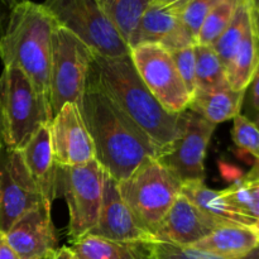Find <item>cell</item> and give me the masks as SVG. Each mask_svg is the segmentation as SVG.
<instances>
[{
	"mask_svg": "<svg viewBox=\"0 0 259 259\" xmlns=\"http://www.w3.org/2000/svg\"><path fill=\"white\" fill-rule=\"evenodd\" d=\"M254 15V14H253ZM255 19V24H257V29H258V33H259V17H254Z\"/></svg>",
	"mask_w": 259,
	"mask_h": 259,
	"instance_id": "41",
	"label": "cell"
},
{
	"mask_svg": "<svg viewBox=\"0 0 259 259\" xmlns=\"http://www.w3.org/2000/svg\"><path fill=\"white\" fill-rule=\"evenodd\" d=\"M42 202L46 201L25 166L22 152L0 147V233L7 232L24 212Z\"/></svg>",
	"mask_w": 259,
	"mask_h": 259,
	"instance_id": "11",
	"label": "cell"
},
{
	"mask_svg": "<svg viewBox=\"0 0 259 259\" xmlns=\"http://www.w3.org/2000/svg\"><path fill=\"white\" fill-rule=\"evenodd\" d=\"M222 225L181 194L154 232V242L192 247Z\"/></svg>",
	"mask_w": 259,
	"mask_h": 259,
	"instance_id": "16",
	"label": "cell"
},
{
	"mask_svg": "<svg viewBox=\"0 0 259 259\" xmlns=\"http://www.w3.org/2000/svg\"><path fill=\"white\" fill-rule=\"evenodd\" d=\"M3 2H4L5 7H7L8 9H12L14 5H17L18 3H20V2H24V0H3Z\"/></svg>",
	"mask_w": 259,
	"mask_h": 259,
	"instance_id": "37",
	"label": "cell"
},
{
	"mask_svg": "<svg viewBox=\"0 0 259 259\" xmlns=\"http://www.w3.org/2000/svg\"><path fill=\"white\" fill-rule=\"evenodd\" d=\"M0 113L5 147L17 151H22L33 134L53 119L50 103L15 66H4L0 75Z\"/></svg>",
	"mask_w": 259,
	"mask_h": 259,
	"instance_id": "4",
	"label": "cell"
},
{
	"mask_svg": "<svg viewBox=\"0 0 259 259\" xmlns=\"http://www.w3.org/2000/svg\"><path fill=\"white\" fill-rule=\"evenodd\" d=\"M3 7H5L4 2L3 0H0V37H2L3 34V23H4V12H3Z\"/></svg>",
	"mask_w": 259,
	"mask_h": 259,
	"instance_id": "36",
	"label": "cell"
},
{
	"mask_svg": "<svg viewBox=\"0 0 259 259\" xmlns=\"http://www.w3.org/2000/svg\"><path fill=\"white\" fill-rule=\"evenodd\" d=\"M195 51V81L196 91H210L228 86L227 72L219 56L211 46L196 43ZM195 91V93H196Z\"/></svg>",
	"mask_w": 259,
	"mask_h": 259,
	"instance_id": "24",
	"label": "cell"
},
{
	"mask_svg": "<svg viewBox=\"0 0 259 259\" xmlns=\"http://www.w3.org/2000/svg\"><path fill=\"white\" fill-rule=\"evenodd\" d=\"M5 146L4 144V132H3V120H2V113H0V147Z\"/></svg>",
	"mask_w": 259,
	"mask_h": 259,
	"instance_id": "38",
	"label": "cell"
},
{
	"mask_svg": "<svg viewBox=\"0 0 259 259\" xmlns=\"http://www.w3.org/2000/svg\"><path fill=\"white\" fill-rule=\"evenodd\" d=\"M252 20V8H250L248 0H242L230 24L223 32V34L218 38L217 42L211 46L217 55L219 56L220 61L225 68L228 67L232 58L234 57L235 52H237Z\"/></svg>",
	"mask_w": 259,
	"mask_h": 259,
	"instance_id": "26",
	"label": "cell"
},
{
	"mask_svg": "<svg viewBox=\"0 0 259 259\" xmlns=\"http://www.w3.org/2000/svg\"><path fill=\"white\" fill-rule=\"evenodd\" d=\"M254 17H259V0H248Z\"/></svg>",
	"mask_w": 259,
	"mask_h": 259,
	"instance_id": "35",
	"label": "cell"
},
{
	"mask_svg": "<svg viewBox=\"0 0 259 259\" xmlns=\"http://www.w3.org/2000/svg\"><path fill=\"white\" fill-rule=\"evenodd\" d=\"M144 43H159L171 51L196 45L181 22V3H149L144 10L129 48Z\"/></svg>",
	"mask_w": 259,
	"mask_h": 259,
	"instance_id": "14",
	"label": "cell"
},
{
	"mask_svg": "<svg viewBox=\"0 0 259 259\" xmlns=\"http://www.w3.org/2000/svg\"><path fill=\"white\" fill-rule=\"evenodd\" d=\"M254 229H255V232L258 233V237H259V219L257 220V223L254 224Z\"/></svg>",
	"mask_w": 259,
	"mask_h": 259,
	"instance_id": "40",
	"label": "cell"
},
{
	"mask_svg": "<svg viewBox=\"0 0 259 259\" xmlns=\"http://www.w3.org/2000/svg\"><path fill=\"white\" fill-rule=\"evenodd\" d=\"M51 259H80L71 250L70 247H61L53 253Z\"/></svg>",
	"mask_w": 259,
	"mask_h": 259,
	"instance_id": "34",
	"label": "cell"
},
{
	"mask_svg": "<svg viewBox=\"0 0 259 259\" xmlns=\"http://www.w3.org/2000/svg\"><path fill=\"white\" fill-rule=\"evenodd\" d=\"M131 57L144 85L167 111L181 114L189 108L191 95L167 48L144 43L131 48Z\"/></svg>",
	"mask_w": 259,
	"mask_h": 259,
	"instance_id": "9",
	"label": "cell"
},
{
	"mask_svg": "<svg viewBox=\"0 0 259 259\" xmlns=\"http://www.w3.org/2000/svg\"><path fill=\"white\" fill-rule=\"evenodd\" d=\"M42 259H51V257L50 258H42Z\"/></svg>",
	"mask_w": 259,
	"mask_h": 259,
	"instance_id": "42",
	"label": "cell"
},
{
	"mask_svg": "<svg viewBox=\"0 0 259 259\" xmlns=\"http://www.w3.org/2000/svg\"><path fill=\"white\" fill-rule=\"evenodd\" d=\"M194 46H189V47L171 51L175 65H176L180 76L184 80L191 98L195 94V91H196V81H195V68H196V63H195Z\"/></svg>",
	"mask_w": 259,
	"mask_h": 259,
	"instance_id": "31",
	"label": "cell"
},
{
	"mask_svg": "<svg viewBox=\"0 0 259 259\" xmlns=\"http://www.w3.org/2000/svg\"><path fill=\"white\" fill-rule=\"evenodd\" d=\"M243 109L245 110L243 115L247 116L259 128V65L252 81L245 90L242 110Z\"/></svg>",
	"mask_w": 259,
	"mask_h": 259,
	"instance_id": "32",
	"label": "cell"
},
{
	"mask_svg": "<svg viewBox=\"0 0 259 259\" xmlns=\"http://www.w3.org/2000/svg\"><path fill=\"white\" fill-rule=\"evenodd\" d=\"M151 259H259V247L243 257H224L192 247L153 242L151 245Z\"/></svg>",
	"mask_w": 259,
	"mask_h": 259,
	"instance_id": "28",
	"label": "cell"
},
{
	"mask_svg": "<svg viewBox=\"0 0 259 259\" xmlns=\"http://www.w3.org/2000/svg\"><path fill=\"white\" fill-rule=\"evenodd\" d=\"M181 3V22L195 43L201 25L212 8L220 0H179Z\"/></svg>",
	"mask_w": 259,
	"mask_h": 259,
	"instance_id": "29",
	"label": "cell"
},
{
	"mask_svg": "<svg viewBox=\"0 0 259 259\" xmlns=\"http://www.w3.org/2000/svg\"><path fill=\"white\" fill-rule=\"evenodd\" d=\"M259 65V33L254 15L228 67L227 81L234 90L245 91Z\"/></svg>",
	"mask_w": 259,
	"mask_h": 259,
	"instance_id": "22",
	"label": "cell"
},
{
	"mask_svg": "<svg viewBox=\"0 0 259 259\" xmlns=\"http://www.w3.org/2000/svg\"><path fill=\"white\" fill-rule=\"evenodd\" d=\"M3 234L19 259L50 258L58 249L51 205L47 202L24 212Z\"/></svg>",
	"mask_w": 259,
	"mask_h": 259,
	"instance_id": "13",
	"label": "cell"
},
{
	"mask_svg": "<svg viewBox=\"0 0 259 259\" xmlns=\"http://www.w3.org/2000/svg\"><path fill=\"white\" fill-rule=\"evenodd\" d=\"M174 0H151V3H171Z\"/></svg>",
	"mask_w": 259,
	"mask_h": 259,
	"instance_id": "39",
	"label": "cell"
},
{
	"mask_svg": "<svg viewBox=\"0 0 259 259\" xmlns=\"http://www.w3.org/2000/svg\"><path fill=\"white\" fill-rule=\"evenodd\" d=\"M174 2H177V0H174Z\"/></svg>",
	"mask_w": 259,
	"mask_h": 259,
	"instance_id": "43",
	"label": "cell"
},
{
	"mask_svg": "<svg viewBox=\"0 0 259 259\" xmlns=\"http://www.w3.org/2000/svg\"><path fill=\"white\" fill-rule=\"evenodd\" d=\"M57 167H73L96 159L95 146L76 104L67 103L50 124Z\"/></svg>",
	"mask_w": 259,
	"mask_h": 259,
	"instance_id": "12",
	"label": "cell"
},
{
	"mask_svg": "<svg viewBox=\"0 0 259 259\" xmlns=\"http://www.w3.org/2000/svg\"><path fill=\"white\" fill-rule=\"evenodd\" d=\"M181 194L196 205L201 211L209 215L223 225H245L254 227V223L240 214L224 196L222 191H217L205 185L204 181H192L184 184Z\"/></svg>",
	"mask_w": 259,
	"mask_h": 259,
	"instance_id": "20",
	"label": "cell"
},
{
	"mask_svg": "<svg viewBox=\"0 0 259 259\" xmlns=\"http://www.w3.org/2000/svg\"><path fill=\"white\" fill-rule=\"evenodd\" d=\"M98 3L128 43L151 0H98Z\"/></svg>",
	"mask_w": 259,
	"mask_h": 259,
	"instance_id": "25",
	"label": "cell"
},
{
	"mask_svg": "<svg viewBox=\"0 0 259 259\" xmlns=\"http://www.w3.org/2000/svg\"><path fill=\"white\" fill-rule=\"evenodd\" d=\"M119 192L133 214L154 238V232L181 195L182 184L157 158H148L124 181Z\"/></svg>",
	"mask_w": 259,
	"mask_h": 259,
	"instance_id": "5",
	"label": "cell"
},
{
	"mask_svg": "<svg viewBox=\"0 0 259 259\" xmlns=\"http://www.w3.org/2000/svg\"><path fill=\"white\" fill-rule=\"evenodd\" d=\"M20 152L43 200L52 206L57 196L58 167L53 156L50 124L40 126Z\"/></svg>",
	"mask_w": 259,
	"mask_h": 259,
	"instance_id": "17",
	"label": "cell"
},
{
	"mask_svg": "<svg viewBox=\"0 0 259 259\" xmlns=\"http://www.w3.org/2000/svg\"><path fill=\"white\" fill-rule=\"evenodd\" d=\"M89 234L116 242H154L119 192L118 182L105 171L98 223Z\"/></svg>",
	"mask_w": 259,
	"mask_h": 259,
	"instance_id": "15",
	"label": "cell"
},
{
	"mask_svg": "<svg viewBox=\"0 0 259 259\" xmlns=\"http://www.w3.org/2000/svg\"><path fill=\"white\" fill-rule=\"evenodd\" d=\"M105 169L98 161L73 167H58L57 192L65 196L70 212L71 243L93 230L103 201Z\"/></svg>",
	"mask_w": 259,
	"mask_h": 259,
	"instance_id": "8",
	"label": "cell"
},
{
	"mask_svg": "<svg viewBox=\"0 0 259 259\" xmlns=\"http://www.w3.org/2000/svg\"><path fill=\"white\" fill-rule=\"evenodd\" d=\"M57 22L43 4L24 0L9 9L0 37L3 66H15L28 76L38 93L50 103L52 34Z\"/></svg>",
	"mask_w": 259,
	"mask_h": 259,
	"instance_id": "3",
	"label": "cell"
},
{
	"mask_svg": "<svg viewBox=\"0 0 259 259\" xmlns=\"http://www.w3.org/2000/svg\"><path fill=\"white\" fill-rule=\"evenodd\" d=\"M222 194L240 214L255 224L259 219V163L240 176Z\"/></svg>",
	"mask_w": 259,
	"mask_h": 259,
	"instance_id": "23",
	"label": "cell"
},
{
	"mask_svg": "<svg viewBox=\"0 0 259 259\" xmlns=\"http://www.w3.org/2000/svg\"><path fill=\"white\" fill-rule=\"evenodd\" d=\"M57 24L71 30L93 51L106 57L131 53L128 43L101 10L98 0H45Z\"/></svg>",
	"mask_w": 259,
	"mask_h": 259,
	"instance_id": "7",
	"label": "cell"
},
{
	"mask_svg": "<svg viewBox=\"0 0 259 259\" xmlns=\"http://www.w3.org/2000/svg\"><path fill=\"white\" fill-rule=\"evenodd\" d=\"M88 80L96 83L142 129L158 156L176 141L182 113H169L152 95L137 72L131 53L106 57L93 51Z\"/></svg>",
	"mask_w": 259,
	"mask_h": 259,
	"instance_id": "2",
	"label": "cell"
},
{
	"mask_svg": "<svg viewBox=\"0 0 259 259\" xmlns=\"http://www.w3.org/2000/svg\"><path fill=\"white\" fill-rule=\"evenodd\" d=\"M233 141L238 148L248 152L259 163V128L242 113L233 119Z\"/></svg>",
	"mask_w": 259,
	"mask_h": 259,
	"instance_id": "30",
	"label": "cell"
},
{
	"mask_svg": "<svg viewBox=\"0 0 259 259\" xmlns=\"http://www.w3.org/2000/svg\"><path fill=\"white\" fill-rule=\"evenodd\" d=\"M78 109L93 138L96 161L116 182L128 179L146 159L158 157L148 137L93 81H86Z\"/></svg>",
	"mask_w": 259,
	"mask_h": 259,
	"instance_id": "1",
	"label": "cell"
},
{
	"mask_svg": "<svg viewBox=\"0 0 259 259\" xmlns=\"http://www.w3.org/2000/svg\"><path fill=\"white\" fill-rule=\"evenodd\" d=\"M258 247V233L254 227L245 225H222L192 245L196 249L224 257H243Z\"/></svg>",
	"mask_w": 259,
	"mask_h": 259,
	"instance_id": "18",
	"label": "cell"
},
{
	"mask_svg": "<svg viewBox=\"0 0 259 259\" xmlns=\"http://www.w3.org/2000/svg\"><path fill=\"white\" fill-rule=\"evenodd\" d=\"M181 115V131L176 141L157 161L182 185L205 181V157L217 125L190 108Z\"/></svg>",
	"mask_w": 259,
	"mask_h": 259,
	"instance_id": "10",
	"label": "cell"
},
{
	"mask_svg": "<svg viewBox=\"0 0 259 259\" xmlns=\"http://www.w3.org/2000/svg\"><path fill=\"white\" fill-rule=\"evenodd\" d=\"M91 58L93 50L83 40L62 25H56L50 68V106L53 118L67 103L80 108Z\"/></svg>",
	"mask_w": 259,
	"mask_h": 259,
	"instance_id": "6",
	"label": "cell"
},
{
	"mask_svg": "<svg viewBox=\"0 0 259 259\" xmlns=\"http://www.w3.org/2000/svg\"><path fill=\"white\" fill-rule=\"evenodd\" d=\"M0 259H19L7 242L3 233H0Z\"/></svg>",
	"mask_w": 259,
	"mask_h": 259,
	"instance_id": "33",
	"label": "cell"
},
{
	"mask_svg": "<svg viewBox=\"0 0 259 259\" xmlns=\"http://www.w3.org/2000/svg\"><path fill=\"white\" fill-rule=\"evenodd\" d=\"M244 95L245 91L234 90L229 85L210 91H196L189 108L218 125L242 113Z\"/></svg>",
	"mask_w": 259,
	"mask_h": 259,
	"instance_id": "21",
	"label": "cell"
},
{
	"mask_svg": "<svg viewBox=\"0 0 259 259\" xmlns=\"http://www.w3.org/2000/svg\"><path fill=\"white\" fill-rule=\"evenodd\" d=\"M240 3L242 0H220L205 18L197 35V43L205 46L214 45L230 24Z\"/></svg>",
	"mask_w": 259,
	"mask_h": 259,
	"instance_id": "27",
	"label": "cell"
},
{
	"mask_svg": "<svg viewBox=\"0 0 259 259\" xmlns=\"http://www.w3.org/2000/svg\"><path fill=\"white\" fill-rule=\"evenodd\" d=\"M153 242H116L96 235L71 243L70 248L80 259H151Z\"/></svg>",
	"mask_w": 259,
	"mask_h": 259,
	"instance_id": "19",
	"label": "cell"
}]
</instances>
